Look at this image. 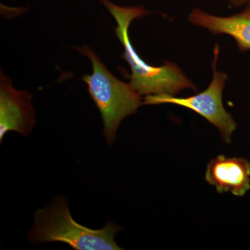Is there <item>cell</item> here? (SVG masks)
I'll return each instance as SVG.
<instances>
[{"label": "cell", "instance_id": "obj_1", "mask_svg": "<svg viewBox=\"0 0 250 250\" xmlns=\"http://www.w3.org/2000/svg\"><path fill=\"white\" fill-rule=\"evenodd\" d=\"M100 1L116 21V36L124 47L122 57L131 67L129 84L139 95H175L187 88L196 90L195 85L174 62L152 66L145 62L134 49L129 39V26L134 20L146 16L147 10L142 6H119L109 0Z\"/></svg>", "mask_w": 250, "mask_h": 250}, {"label": "cell", "instance_id": "obj_2", "mask_svg": "<svg viewBox=\"0 0 250 250\" xmlns=\"http://www.w3.org/2000/svg\"><path fill=\"white\" fill-rule=\"evenodd\" d=\"M121 229L111 222L98 230L77 223L72 217L66 198L57 197L45 208L36 210L28 237L35 244L61 242L76 250H119L123 249L115 238Z\"/></svg>", "mask_w": 250, "mask_h": 250}, {"label": "cell", "instance_id": "obj_3", "mask_svg": "<svg viewBox=\"0 0 250 250\" xmlns=\"http://www.w3.org/2000/svg\"><path fill=\"white\" fill-rule=\"evenodd\" d=\"M91 62L93 71L83 77L88 92L103 118V134L108 144L114 143L121 122L136 113L143 104L139 95L129 83L116 78L93 49L88 46L77 48Z\"/></svg>", "mask_w": 250, "mask_h": 250}, {"label": "cell", "instance_id": "obj_4", "mask_svg": "<svg viewBox=\"0 0 250 250\" xmlns=\"http://www.w3.org/2000/svg\"><path fill=\"white\" fill-rule=\"evenodd\" d=\"M219 51L220 47L218 45H215L213 50L214 58L212 62L213 80L208 88L203 92L193 96L182 98L167 94L147 95L145 98L143 104H172L192 110L216 126L224 142L229 144L231 142V137L236 129L237 124L223 106V92L228 80V75L217 70Z\"/></svg>", "mask_w": 250, "mask_h": 250}, {"label": "cell", "instance_id": "obj_5", "mask_svg": "<svg viewBox=\"0 0 250 250\" xmlns=\"http://www.w3.org/2000/svg\"><path fill=\"white\" fill-rule=\"evenodd\" d=\"M32 96L27 90L14 88L9 77L0 75V141L6 133L16 131L29 136L36 124V112L31 104Z\"/></svg>", "mask_w": 250, "mask_h": 250}, {"label": "cell", "instance_id": "obj_6", "mask_svg": "<svg viewBox=\"0 0 250 250\" xmlns=\"http://www.w3.org/2000/svg\"><path fill=\"white\" fill-rule=\"evenodd\" d=\"M205 179L218 193L230 192L242 197L250 190V164L243 158L218 155L207 166Z\"/></svg>", "mask_w": 250, "mask_h": 250}, {"label": "cell", "instance_id": "obj_7", "mask_svg": "<svg viewBox=\"0 0 250 250\" xmlns=\"http://www.w3.org/2000/svg\"><path fill=\"white\" fill-rule=\"evenodd\" d=\"M188 21L194 25L205 28L214 35L231 36L241 52L250 50V2L241 13L228 17L213 16L195 8L189 15Z\"/></svg>", "mask_w": 250, "mask_h": 250}, {"label": "cell", "instance_id": "obj_8", "mask_svg": "<svg viewBox=\"0 0 250 250\" xmlns=\"http://www.w3.org/2000/svg\"><path fill=\"white\" fill-rule=\"evenodd\" d=\"M233 7H238L242 5L250 2V0H226Z\"/></svg>", "mask_w": 250, "mask_h": 250}]
</instances>
